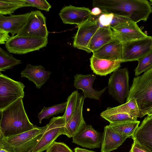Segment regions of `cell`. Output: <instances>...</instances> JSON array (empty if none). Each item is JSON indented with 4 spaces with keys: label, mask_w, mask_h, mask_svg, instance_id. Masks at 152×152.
Masks as SVG:
<instances>
[{
    "label": "cell",
    "mask_w": 152,
    "mask_h": 152,
    "mask_svg": "<svg viewBox=\"0 0 152 152\" xmlns=\"http://www.w3.org/2000/svg\"><path fill=\"white\" fill-rule=\"evenodd\" d=\"M20 98L0 111V139L30 131L35 125L29 121Z\"/></svg>",
    "instance_id": "6da1fadb"
},
{
    "label": "cell",
    "mask_w": 152,
    "mask_h": 152,
    "mask_svg": "<svg viewBox=\"0 0 152 152\" xmlns=\"http://www.w3.org/2000/svg\"><path fill=\"white\" fill-rule=\"evenodd\" d=\"M132 98L136 102L140 118L152 108V68L134 78L126 102Z\"/></svg>",
    "instance_id": "7a4b0ae2"
},
{
    "label": "cell",
    "mask_w": 152,
    "mask_h": 152,
    "mask_svg": "<svg viewBox=\"0 0 152 152\" xmlns=\"http://www.w3.org/2000/svg\"><path fill=\"white\" fill-rule=\"evenodd\" d=\"M47 127L35 125L33 129L0 139V149L10 152H32Z\"/></svg>",
    "instance_id": "3957f363"
},
{
    "label": "cell",
    "mask_w": 152,
    "mask_h": 152,
    "mask_svg": "<svg viewBox=\"0 0 152 152\" xmlns=\"http://www.w3.org/2000/svg\"><path fill=\"white\" fill-rule=\"evenodd\" d=\"M25 86L0 73V111L24 96Z\"/></svg>",
    "instance_id": "277c9868"
},
{
    "label": "cell",
    "mask_w": 152,
    "mask_h": 152,
    "mask_svg": "<svg viewBox=\"0 0 152 152\" xmlns=\"http://www.w3.org/2000/svg\"><path fill=\"white\" fill-rule=\"evenodd\" d=\"M127 68H119L110 75L109 79L108 93L118 103L124 104L129 90Z\"/></svg>",
    "instance_id": "5b68a950"
},
{
    "label": "cell",
    "mask_w": 152,
    "mask_h": 152,
    "mask_svg": "<svg viewBox=\"0 0 152 152\" xmlns=\"http://www.w3.org/2000/svg\"><path fill=\"white\" fill-rule=\"evenodd\" d=\"M48 38H39L18 36L11 37L6 43L5 47L10 53L23 54L39 50L45 47Z\"/></svg>",
    "instance_id": "8992f818"
},
{
    "label": "cell",
    "mask_w": 152,
    "mask_h": 152,
    "mask_svg": "<svg viewBox=\"0 0 152 152\" xmlns=\"http://www.w3.org/2000/svg\"><path fill=\"white\" fill-rule=\"evenodd\" d=\"M122 63L138 61L152 52V37L122 43Z\"/></svg>",
    "instance_id": "52a82bcc"
},
{
    "label": "cell",
    "mask_w": 152,
    "mask_h": 152,
    "mask_svg": "<svg viewBox=\"0 0 152 152\" xmlns=\"http://www.w3.org/2000/svg\"><path fill=\"white\" fill-rule=\"evenodd\" d=\"M46 17L38 10L31 11L23 26L16 35L39 38H48V32Z\"/></svg>",
    "instance_id": "ba28073f"
},
{
    "label": "cell",
    "mask_w": 152,
    "mask_h": 152,
    "mask_svg": "<svg viewBox=\"0 0 152 152\" xmlns=\"http://www.w3.org/2000/svg\"><path fill=\"white\" fill-rule=\"evenodd\" d=\"M47 125L46 129L32 152L46 150L58 137L63 134L65 123L63 116L53 117Z\"/></svg>",
    "instance_id": "9c48e42d"
},
{
    "label": "cell",
    "mask_w": 152,
    "mask_h": 152,
    "mask_svg": "<svg viewBox=\"0 0 152 152\" xmlns=\"http://www.w3.org/2000/svg\"><path fill=\"white\" fill-rule=\"evenodd\" d=\"M59 15L63 23L76 24L77 26L91 20L92 16L91 10L88 8L71 5L63 7Z\"/></svg>",
    "instance_id": "30bf717a"
},
{
    "label": "cell",
    "mask_w": 152,
    "mask_h": 152,
    "mask_svg": "<svg viewBox=\"0 0 152 152\" xmlns=\"http://www.w3.org/2000/svg\"><path fill=\"white\" fill-rule=\"evenodd\" d=\"M74 37L73 46L89 53L88 46L92 37L99 28L96 20H88L78 26Z\"/></svg>",
    "instance_id": "8fae6325"
},
{
    "label": "cell",
    "mask_w": 152,
    "mask_h": 152,
    "mask_svg": "<svg viewBox=\"0 0 152 152\" xmlns=\"http://www.w3.org/2000/svg\"><path fill=\"white\" fill-rule=\"evenodd\" d=\"M110 28L116 37L122 43L148 36L142 31L137 23L132 21Z\"/></svg>",
    "instance_id": "7c38bea8"
},
{
    "label": "cell",
    "mask_w": 152,
    "mask_h": 152,
    "mask_svg": "<svg viewBox=\"0 0 152 152\" xmlns=\"http://www.w3.org/2000/svg\"><path fill=\"white\" fill-rule=\"evenodd\" d=\"M74 78V86L77 89L83 91L85 98H88L99 100L107 88V87H105L98 91L93 88V85L96 78V75L94 74H77Z\"/></svg>",
    "instance_id": "4fadbf2b"
},
{
    "label": "cell",
    "mask_w": 152,
    "mask_h": 152,
    "mask_svg": "<svg viewBox=\"0 0 152 152\" xmlns=\"http://www.w3.org/2000/svg\"><path fill=\"white\" fill-rule=\"evenodd\" d=\"M147 152H152V117L147 115L131 136Z\"/></svg>",
    "instance_id": "5bb4252c"
},
{
    "label": "cell",
    "mask_w": 152,
    "mask_h": 152,
    "mask_svg": "<svg viewBox=\"0 0 152 152\" xmlns=\"http://www.w3.org/2000/svg\"><path fill=\"white\" fill-rule=\"evenodd\" d=\"M102 137L90 125H87L72 137V142L83 147L94 149L101 146Z\"/></svg>",
    "instance_id": "9a60e30c"
},
{
    "label": "cell",
    "mask_w": 152,
    "mask_h": 152,
    "mask_svg": "<svg viewBox=\"0 0 152 152\" xmlns=\"http://www.w3.org/2000/svg\"><path fill=\"white\" fill-rule=\"evenodd\" d=\"M85 98L80 96L78 105L72 117L65 124L63 134L69 138L73 137L87 125L83 115V109Z\"/></svg>",
    "instance_id": "2e32d148"
},
{
    "label": "cell",
    "mask_w": 152,
    "mask_h": 152,
    "mask_svg": "<svg viewBox=\"0 0 152 152\" xmlns=\"http://www.w3.org/2000/svg\"><path fill=\"white\" fill-rule=\"evenodd\" d=\"M92 56L100 59L121 61L122 56V43L115 37L99 49L93 52Z\"/></svg>",
    "instance_id": "e0dca14e"
},
{
    "label": "cell",
    "mask_w": 152,
    "mask_h": 152,
    "mask_svg": "<svg viewBox=\"0 0 152 152\" xmlns=\"http://www.w3.org/2000/svg\"><path fill=\"white\" fill-rule=\"evenodd\" d=\"M128 137L124 136L107 125L102 137L101 152H110L118 148Z\"/></svg>",
    "instance_id": "ac0fdd59"
},
{
    "label": "cell",
    "mask_w": 152,
    "mask_h": 152,
    "mask_svg": "<svg viewBox=\"0 0 152 152\" xmlns=\"http://www.w3.org/2000/svg\"><path fill=\"white\" fill-rule=\"evenodd\" d=\"M51 72L46 71L41 65H32L27 64L26 67L21 71V77H25L34 83L36 87L39 89L49 79Z\"/></svg>",
    "instance_id": "d6986e66"
},
{
    "label": "cell",
    "mask_w": 152,
    "mask_h": 152,
    "mask_svg": "<svg viewBox=\"0 0 152 152\" xmlns=\"http://www.w3.org/2000/svg\"><path fill=\"white\" fill-rule=\"evenodd\" d=\"M30 12L5 16L0 14V29L10 33L11 37L17 34L25 23Z\"/></svg>",
    "instance_id": "ffe728a7"
},
{
    "label": "cell",
    "mask_w": 152,
    "mask_h": 152,
    "mask_svg": "<svg viewBox=\"0 0 152 152\" xmlns=\"http://www.w3.org/2000/svg\"><path fill=\"white\" fill-rule=\"evenodd\" d=\"M90 66L93 72L97 75L106 76L119 68L121 61H113L98 58L92 56L90 59Z\"/></svg>",
    "instance_id": "44dd1931"
},
{
    "label": "cell",
    "mask_w": 152,
    "mask_h": 152,
    "mask_svg": "<svg viewBox=\"0 0 152 152\" xmlns=\"http://www.w3.org/2000/svg\"><path fill=\"white\" fill-rule=\"evenodd\" d=\"M115 37L110 27H99L89 42V53L97 50Z\"/></svg>",
    "instance_id": "7402d4cb"
},
{
    "label": "cell",
    "mask_w": 152,
    "mask_h": 152,
    "mask_svg": "<svg viewBox=\"0 0 152 152\" xmlns=\"http://www.w3.org/2000/svg\"><path fill=\"white\" fill-rule=\"evenodd\" d=\"M129 114L140 118V115L136 100L132 98L129 101L119 106L107 108L100 114L101 116L116 113Z\"/></svg>",
    "instance_id": "603a6c76"
},
{
    "label": "cell",
    "mask_w": 152,
    "mask_h": 152,
    "mask_svg": "<svg viewBox=\"0 0 152 152\" xmlns=\"http://www.w3.org/2000/svg\"><path fill=\"white\" fill-rule=\"evenodd\" d=\"M140 122V121H137L118 123H110L109 126L122 135L128 138L134 134Z\"/></svg>",
    "instance_id": "cb8c5ba5"
},
{
    "label": "cell",
    "mask_w": 152,
    "mask_h": 152,
    "mask_svg": "<svg viewBox=\"0 0 152 152\" xmlns=\"http://www.w3.org/2000/svg\"><path fill=\"white\" fill-rule=\"evenodd\" d=\"M29 7L24 0H0V14L11 15L17 9Z\"/></svg>",
    "instance_id": "d4e9b609"
},
{
    "label": "cell",
    "mask_w": 152,
    "mask_h": 152,
    "mask_svg": "<svg viewBox=\"0 0 152 152\" xmlns=\"http://www.w3.org/2000/svg\"><path fill=\"white\" fill-rule=\"evenodd\" d=\"M67 102L56 104L51 107H44L41 111L38 113V118L39 123L41 124L44 118L49 119L52 116L62 113L65 111L67 106Z\"/></svg>",
    "instance_id": "484cf974"
},
{
    "label": "cell",
    "mask_w": 152,
    "mask_h": 152,
    "mask_svg": "<svg viewBox=\"0 0 152 152\" xmlns=\"http://www.w3.org/2000/svg\"><path fill=\"white\" fill-rule=\"evenodd\" d=\"M22 63L21 60L14 58L12 55L0 47V71H4Z\"/></svg>",
    "instance_id": "4316f807"
},
{
    "label": "cell",
    "mask_w": 152,
    "mask_h": 152,
    "mask_svg": "<svg viewBox=\"0 0 152 152\" xmlns=\"http://www.w3.org/2000/svg\"><path fill=\"white\" fill-rule=\"evenodd\" d=\"M81 95L77 90L72 92L67 99V106L64 115L65 124L72 117L79 103Z\"/></svg>",
    "instance_id": "83f0119b"
},
{
    "label": "cell",
    "mask_w": 152,
    "mask_h": 152,
    "mask_svg": "<svg viewBox=\"0 0 152 152\" xmlns=\"http://www.w3.org/2000/svg\"><path fill=\"white\" fill-rule=\"evenodd\" d=\"M110 123H118L128 121H137V117L129 114L116 113L101 116Z\"/></svg>",
    "instance_id": "f1b7e54d"
},
{
    "label": "cell",
    "mask_w": 152,
    "mask_h": 152,
    "mask_svg": "<svg viewBox=\"0 0 152 152\" xmlns=\"http://www.w3.org/2000/svg\"><path fill=\"white\" fill-rule=\"evenodd\" d=\"M138 61V65L134 70L135 76H136L152 68V52Z\"/></svg>",
    "instance_id": "f546056e"
},
{
    "label": "cell",
    "mask_w": 152,
    "mask_h": 152,
    "mask_svg": "<svg viewBox=\"0 0 152 152\" xmlns=\"http://www.w3.org/2000/svg\"><path fill=\"white\" fill-rule=\"evenodd\" d=\"M114 15L113 13L104 12L98 16L94 20L96 21L99 27H110Z\"/></svg>",
    "instance_id": "4dcf8cb0"
},
{
    "label": "cell",
    "mask_w": 152,
    "mask_h": 152,
    "mask_svg": "<svg viewBox=\"0 0 152 152\" xmlns=\"http://www.w3.org/2000/svg\"><path fill=\"white\" fill-rule=\"evenodd\" d=\"M46 152H73L66 144L63 142H54Z\"/></svg>",
    "instance_id": "1f68e13d"
},
{
    "label": "cell",
    "mask_w": 152,
    "mask_h": 152,
    "mask_svg": "<svg viewBox=\"0 0 152 152\" xmlns=\"http://www.w3.org/2000/svg\"><path fill=\"white\" fill-rule=\"evenodd\" d=\"M29 7H36L46 12L49 11L51 6L45 0H24Z\"/></svg>",
    "instance_id": "d6a6232c"
},
{
    "label": "cell",
    "mask_w": 152,
    "mask_h": 152,
    "mask_svg": "<svg viewBox=\"0 0 152 152\" xmlns=\"http://www.w3.org/2000/svg\"><path fill=\"white\" fill-rule=\"evenodd\" d=\"M114 14V17L110 24V27H114L120 24L127 23L132 21L128 17L120 15Z\"/></svg>",
    "instance_id": "836d02e7"
},
{
    "label": "cell",
    "mask_w": 152,
    "mask_h": 152,
    "mask_svg": "<svg viewBox=\"0 0 152 152\" xmlns=\"http://www.w3.org/2000/svg\"><path fill=\"white\" fill-rule=\"evenodd\" d=\"M9 33L0 29V44H5L11 37L9 34Z\"/></svg>",
    "instance_id": "e575fe53"
},
{
    "label": "cell",
    "mask_w": 152,
    "mask_h": 152,
    "mask_svg": "<svg viewBox=\"0 0 152 152\" xmlns=\"http://www.w3.org/2000/svg\"><path fill=\"white\" fill-rule=\"evenodd\" d=\"M130 151L133 152H147L142 148L135 141L132 145Z\"/></svg>",
    "instance_id": "d590c367"
},
{
    "label": "cell",
    "mask_w": 152,
    "mask_h": 152,
    "mask_svg": "<svg viewBox=\"0 0 152 152\" xmlns=\"http://www.w3.org/2000/svg\"><path fill=\"white\" fill-rule=\"evenodd\" d=\"M91 11V14L93 16H98L104 13L101 9L97 7H94Z\"/></svg>",
    "instance_id": "8d00e7d4"
},
{
    "label": "cell",
    "mask_w": 152,
    "mask_h": 152,
    "mask_svg": "<svg viewBox=\"0 0 152 152\" xmlns=\"http://www.w3.org/2000/svg\"><path fill=\"white\" fill-rule=\"evenodd\" d=\"M75 152H95L91 150H89L85 148H82L76 147L74 149Z\"/></svg>",
    "instance_id": "74e56055"
},
{
    "label": "cell",
    "mask_w": 152,
    "mask_h": 152,
    "mask_svg": "<svg viewBox=\"0 0 152 152\" xmlns=\"http://www.w3.org/2000/svg\"><path fill=\"white\" fill-rule=\"evenodd\" d=\"M147 115L149 116H152V108L148 112Z\"/></svg>",
    "instance_id": "f35d334b"
},
{
    "label": "cell",
    "mask_w": 152,
    "mask_h": 152,
    "mask_svg": "<svg viewBox=\"0 0 152 152\" xmlns=\"http://www.w3.org/2000/svg\"><path fill=\"white\" fill-rule=\"evenodd\" d=\"M0 152H10L7 150L3 149H0Z\"/></svg>",
    "instance_id": "ab89813d"
},
{
    "label": "cell",
    "mask_w": 152,
    "mask_h": 152,
    "mask_svg": "<svg viewBox=\"0 0 152 152\" xmlns=\"http://www.w3.org/2000/svg\"><path fill=\"white\" fill-rule=\"evenodd\" d=\"M150 2L151 5H152V0H150Z\"/></svg>",
    "instance_id": "60d3db41"
},
{
    "label": "cell",
    "mask_w": 152,
    "mask_h": 152,
    "mask_svg": "<svg viewBox=\"0 0 152 152\" xmlns=\"http://www.w3.org/2000/svg\"><path fill=\"white\" fill-rule=\"evenodd\" d=\"M129 152H132V151H129Z\"/></svg>",
    "instance_id": "b9f144b4"
},
{
    "label": "cell",
    "mask_w": 152,
    "mask_h": 152,
    "mask_svg": "<svg viewBox=\"0 0 152 152\" xmlns=\"http://www.w3.org/2000/svg\"></svg>",
    "instance_id": "7bdbcfd3"
},
{
    "label": "cell",
    "mask_w": 152,
    "mask_h": 152,
    "mask_svg": "<svg viewBox=\"0 0 152 152\" xmlns=\"http://www.w3.org/2000/svg\"><path fill=\"white\" fill-rule=\"evenodd\" d=\"M151 117H152V116H151Z\"/></svg>",
    "instance_id": "ee69618b"
}]
</instances>
